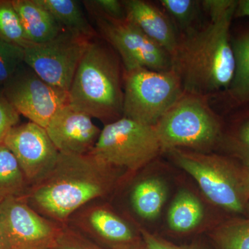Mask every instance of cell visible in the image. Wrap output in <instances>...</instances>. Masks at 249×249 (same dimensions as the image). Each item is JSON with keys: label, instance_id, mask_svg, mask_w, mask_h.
Returning a JSON list of instances; mask_svg holds the SVG:
<instances>
[{"label": "cell", "instance_id": "6da1fadb", "mask_svg": "<svg viewBox=\"0 0 249 249\" xmlns=\"http://www.w3.org/2000/svg\"><path fill=\"white\" fill-rule=\"evenodd\" d=\"M118 169L91 153H60L53 168L29 187L24 197L44 217L67 225L77 211L115 189Z\"/></svg>", "mask_w": 249, "mask_h": 249}, {"label": "cell", "instance_id": "7a4b0ae2", "mask_svg": "<svg viewBox=\"0 0 249 249\" xmlns=\"http://www.w3.org/2000/svg\"><path fill=\"white\" fill-rule=\"evenodd\" d=\"M236 5L211 19L204 29L179 39L172 56L183 91L207 96L231 84L235 60L231 43V24Z\"/></svg>", "mask_w": 249, "mask_h": 249}, {"label": "cell", "instance_id": "3957f363", "mask_svg": "<svg viewBox=\"0 0 249 249\" xmlns=\"http://www.w3.org/2000/svg\"><path fill=\"white\" fill-rule=\"evenodd\" d=\"M105 41H90L69 91V104L108 124L123 117L124 67Z\"/></svg>", "mask_w": 249, "mask_h": 249}, {"label": "cell", "instance_id": "277c9868", "mask_svg": "<svg viewBox=\"0 0 249 249\" xmlns=\"http://www.w3.org/2000/svg\"><path fill=\"white\" fill-rule=\"evenodd\" d=\"M175 163L191 175L206 197L222 209L242 213L249 199L247 170H242L225 157L173 149Z\"/></svg>", "mask_w": 249, "mask_h": 249}, {"label": "cell", "instance_id": "5b68a950", "mask_svg": "<svg viewBox=\"0 0 249 249\" xmlns=\"http://www.w3.org/2000/svg\"><path fill=\"white\" fill-rule=\"evenodd\" d=\"M161 152L173 149L204 150L220 135L219 119L206 96L183 91L178 101L155 124Z\"/></svg>", "mask_w": 249, "mask_h": 249}, {"label": "cell", "instance_id": "8992f818", "mask_svg": "<svg viewBox=\"0 0 249 249\" xmlns=\"http://www.w3.org/2000/svg\"><path fill=\"white\" fill-rule=\"evenodd\" d=\"M183 92L181 79L173 68L124 71L123 117L155 126Z\"/></svg>", "mask_w": 249, "mask_h": 249}, {"label": "cell", "instance_id": "52a82bcc", "mask_svg": "<svg viewBox=\"0 0 249 249\" xmlns=\"http://www.w3.org/2000/svg\"><path fill=\"white\" fill-rule=\"evenodd\" d=\"M160 152L155 126L122 117L105 124L91 154L109 166L134 172Z\"/></svg>", "mask_w": 249, "mask_h": 249}, {"label": "cell", "instance_id": "ba28073f", "mask_svg": "<svg viewBox=\"0 0 249 249\" xmlns=\"http://www.w3.org/2000/svg\"><path fill=\"white\" fill-rule=\"evenodd\" d=\"M90 41L62 31L53 40L24 49V63L49 84L69 93Z\"/></svg>", "mask_w": 249, "mask_h": 249}, {"label": "cell", "instance_id": "9c48e42d", "mask_svg": "<svg viewBox=\"0 0 249 249\" xmlns=\"http://www.w3.org/2000/svg\"><path fill=\"white\" fill-rule=\"evenodd\" d=\"M92 17L103 38L120 58L124 71L139 67L157 71L171 70L170 54L133 23L127 19L115 20L99 16Z\"/></svg>", "mask_w": 249, "mask_h": 249}, {"label": "cell", "instance_id": "30bf717a", "mask_svg": "<svg viewBox=\"0 0 249 249\" xmlns=\"http://www.w3.org/2000/svg\"><path fill=\"white\" fill-rule=\"evenodd\" d=\"M0 223L10 249H55L64 226L39 213L24 196L0 203Z\"/></svg>", "mask_w": 249, "mask_h": 249}, {"label": "cell", "instance_id": "8fae6325", "mask_svg": "<svg viewBox=\"0 0 249 249\" xmlns=\"http://www.w3.org/2000/svg\"><path fill=\"white\" fill-rule=\"evenodd\" d=\"M5 85V97L18 112L45 129L69 103L68 93L49 84L29 67L22 73L18 70Z\"/></svg>", "mask_w": 249, "mask_h": 249}, {"label": "cell", "instance_id": "7c38bea8", "mask_svg": "<svg viewBox=\"0 0 249 249\" xmlns=\"http://www.w3.org/2000/svg\"><path fill=\"white\" fill-rule=\"evenodd\" d=\"M4 143L17 159L29 186L53 168L60 155L46 129L31 121L13 127Z\"/></svg>", "mask_w": 249, "mask_h": 249}, {"label": "cell", "instance_id": "4fadbf2b", "mask_svg": "<svg viewBox=\"0 0 249 249\" xmlns=\"http://www.w3.org/2000/svg\"><path fill=\"white\" fill-rule=\"evenodd\" d=\"M46 130L60 154L71 155L91 153L101 132L91 116L69 103L54 114Z\"/></svg>", "mask_w": 249, "mask_h": 249}, {"label": "cell", "instance_id": "5bb4252c", "mask_svg": "<svg viewBox=\"0 0 249 249\" xmlns=\"http://www.w3.org/2000/svg\"><path fill=\"white\" fill-rule=\"evenodd\" d=\"M73 217L76 227L103 242L114 245L116 249L138 242L128 223L103 205H86Z\"/></svg>", "mask_w": 249, "mask_h": 249}, {"label": "cell", "instance_id": "9a60e30c", "mask_svg": "<svg viewBox=\"0 0 249 249\" xmlns=\"http://www.w3.org/2000/svg\"><path fill=\"white\" fill-rule=\"evenodd\" d=\"M122 2L126 19L164 49L172 58L178 48L179 38L166 15L148 1L124 0Z\"/></svg>", "mask_w": 249, "mask_h": 249}, {"label": "cell", "instance_id": "2e32d148", "mask_svg": "<svg viewBox=\"0 0 249 249\" xmlns=\"http://www.w3.org/2000/svg\"><path fill=\"white\" fill-rule=\"evenodd\" d=\"M27 40L42 44L53 40L62 29L52 14L38 0H12Z\"/></svg>", "mask_w": 249, "mask_h": 249}, {"label": "cell", "instance_id": "e0dca14e", "mask_svg": "<svg viewBox=\"0 0 249 249\" xmlns=\"http://www.w3.org/2000/svg\"><path fill=\"white\" fill-rule=\"evenodd\" d=\"M48 10L62 30L93 40L96 31L85 16L80 3L75 0H38Z\"/></svg>", "mask_w": 249, "mask_h": 249}, {"label": "cell", "instance_id": "ac0fdd59", "mask_svg": "<svg viewBox=\"0 0 249 249\" xmlns=\"http://www.w3.org/2000/svg\"><path fill=\"white\" fill-rule=\"evenodd\" d=\"M167 196L168 189L164 181L159 178H147L134 186L131 203L139 217L152 220L160 215Z\"/></svg>", "mask_w": 249, "mask_h": 249}, {"label": "cell", "instance_id": "d6986e66", "mask_svg": "<svg viewBox=\"0 0 249 249\" xmlns=\"http://www.w3.org/2000/svg\"><path fill=\"white\" fill-rule=\"evenodd\" d=\"M204 216V206L197 196L182 190L178 192L170 205L168 224L174 231L189 232L201 224Z\"/></svg>", "mask_w": 249, "mask_h": 249}, {"label": "cell", "instance_id": "ffe728a7", "mask_svg": "<svg viewBox=\"0 0 249 249\" xmlns=\"http://www.w3.org/2000/svg\"><path fill=\"white\" fill-rule=\"evenodd\" d=\"M29 184L12 152L0 143V203L11 197L25 196Z\"/></svg>", "mask_w": 249, "mask_h": 249}, {"label": "cell", "instance_id": "44dd1931", "mask_svg": "<svg viewBox=\"0 0 249 249\" xmlns=\"http://www.w3.org/2000/svg\"><path fill=\"white\" fill-rule=\"evenodd\" d=\"M232 46L235 71L231 92L237 101L247 102L249 101V34L240 37Z\"/></svg>", "mask_w": 249, "mask_h": 249}, {"label": "cell", "instance_id": "7402d4cb", "mask_svg": "<svg viewBox=\"0 0 249 249\" xmlns=\"http://www.w3.org/2000/svg\"><path fill=\"white\" fill-rule=\"evenodd\" d=\"M0 39L22 49L31 45L12 1L0 0Z\"/></svg>", "mask_w": 249, "mask_h": 249}, {"label": "cell", "instance_id": "603a6c76", "mask_svg": "<svg viewBox=\"0 0 249 249\" xmlns=\"http://www.w3.org/2000/svg\"><path fill=\"white\" fill-rule=\"evenodd\" d=\"M214 238L218 249H249V219L222 224L214 232Z\"/></svg>", "mask_w": 249, "mask_h": 249}, {"label": "cell", "instance_id": "cb8c5ba5", "mask_svg": "<svg viewBox=\"0 0 249 249\" xmlns=\"http://www.w3.org/2000/svg\"><path fill=\"white\" fill-rule=\"evenodd\" d=\"M24 62V49L0 39V83H6Z\"/></svg>", "mask_w": 249, "mask_h": 249}, {"label": "cell", "instance_id": "d4e9b609", "mask_svg": "<svg viewBox=\"0 0 249 249\" xmlns=\"http://www.w3.org/2000/svg\"><path fill=\"white\" fill-rule=\"evenodd\" d=\"M163 7L182 28H188L199 12L201 1L195 0H161Z\"/></svg>", "mask_w": 249, "mask_h": 249}, {"label": "cell", "instance_id": "484cf974", "mask_svg": "<svg viewBox=\"0 0 249 249\" xmlns=\"http://www.w3.org/2000/svg\"><path fill=\"white\" fill-rule=\"evenodd\" d=\"M83 4L91 16H99L115 20L126 19L125 11L122 1L89 0L83 1Z\"/></svg>", "mask_w": 249, "mask_h": 249}, {"label": "cell", "instance_id": "4316f807", "mask_svg": "<svg viewBox=\"0 0 249 249\" xmlns=\"http://www.w3.org/2000/svg\"><path fill=\"white\" fill-rule=\"evenodd\" d=\"M55 249H104L93 243L83 234L67 225L62 226L61 231L57 240Z\"/></svg>", "mask_w": 249, "mask_h": 249}, {"label": "cell", "instance_id": "83f0119b", "mask_svg": "<svg viewBox=\"0 0 249 249\" xmlns=\"http://www.w3.org/2000/svg\"><path fill=\"white\" fill-rule=\"evenodd\" d=\"M19 114L4 95L0 94V143L4 142L6 135L18 124Z\"/></svg>", "mask_w": 249, "mask_h": 249}, {"label": "cell", "instance_id": "f1b7e54d", "mask_svg": "<svg viewBox=\"0 0 249 249\" xmlns=\"http://www.w3.org/2000/svg\"><path fill=\"white\" fill-rule=\"evenodd\" d=\"M144 246L146 249H201L196 245L178 246L170 243L168 241L160 238L147 231L145 229H140Z\"/></svg>", "mask_w": 249, "mask_h": 249}, {"label": "cell", "instance_id": "f546056e", "mask_svg": "<svg viewBox=\"0 0 249 249\" xmlns=\"http://www.w3.org/2000/svg\"><path fill=\"white\" fill-rule=\"evenodd\" d=\"M236 152L245 162L246 166L249 167V119L241 125L235 140Z\"/></svg>", "mask_w": 249, "mask_h": 249}, {"label": "cell", "instance_id": "4dcf8cb0", "mask_svg": "<svg viewBox=\"0 0 249 249\" xmlns=\"http://www.w3.org/2000/svg\"><path fill=\"white\" fill-rule=\"evenodd\" d=\"M234 0H205L201 1V6L209 15L211 19L217 17L235 4Z\"/></svg>", "mask_w": 249, "mask_h": 249}, {"label": "cell", "instance_id": "1f68e13d", "mask_svg": "<svg viewBox=\"0 0 249 249\" xmlns=\"http://www.w3.org/2000/svg\"><path fill=\"white\" fill-rule=\"evenodd\" d=\"M234 17H249V0L237 1Z\"/></svg>", "mask_w": 249, "mask_h": 249}, {"label": "cell", "instance_id": "d6a6232c", "mask_svg": "<svg viewBox=\"0 0 249 249\" xmlns=\"http://www.w3.org/2000/svg\"><path fill=\"white\" fill-rule=\"evenodd\" d=\"M0 249H10L6 238H5L4 233H3L1 223H0Z\"/></svg>", "mask_w": 249, "mask_h": 249}, {"label": "cell", "instance_id": "836d02e7", "mask_svg": "<svg viewBox=\"0 0 249 249\" xmlns=\"http://www.w3.org/2000/svg\"><path fill=\"white\" fill-rule=\"evenodd\" d=\"M118 249H145V246H144V244H143V247H141L140 245H138V242H136V243L133 244V245L127 246V247H122V248Z\"/></svg>", "mask_w": 249, "mask_h": 249}, {"label": "cell", "instance_id": "e575fe53", "mask_svg": "<svg viewBox=\"0 0 249 249\" xmlns=\"http://www.w3.org/2000/svg\"><path fill=\"white\" fill-rule=\"evenodd\" d=\"M247 177H248V181H249V168H247Z\"/></svg>", "mask_w": 249, "mask_h": 249}]
</instances>
